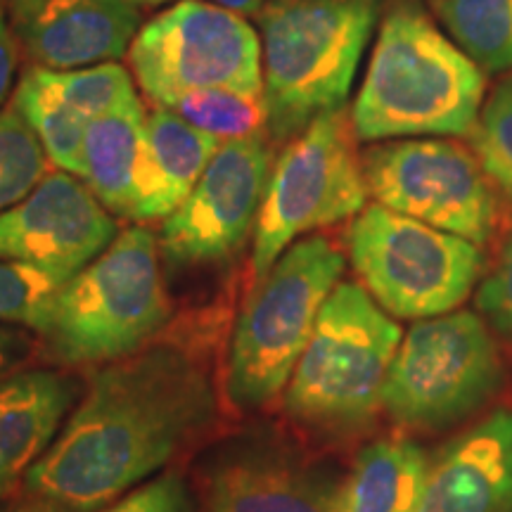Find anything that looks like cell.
I'll list each match as a JSON object with an SVG mask.
<instances>
[{"label":"cell","mask_w":512,"mask_h":512,"mask_svg":"<svg viewBox=\"0 0 512 512\" xmlns=\"http://www.w3.org/2000/svg\"><path fill=\"white\" fill-rule=\"evenodd\" d=\"M214 413V382L197 351L176 342L140 347L95 375L31 465L27 489L62 510H98L155 475Z\"/></svg>","instance_id":"cell-1"},{"label":"cell","mask_w":512,"mask_h":512,"mask_svg":"<svg viewBox=\"0 0 512 512\" xmlns=\"http://www.w3.org/2000/svg\"><path fill=\"white\" fill-rule=\"evenodd\" d=\"M342 273L339 247L313 235L287 247L256 283L230 344L228 399L235 406L254 411L283 392Z\"/></svg>","instance_id":"cell-4"},{"label":"cell","mask_w":512,"mask_h":512,"mask_svg":"<svg viewBox=\"0 0 512 512\" xmlns=\"http://www.w3.org/2000/svg\"><path fill=\"white\" fill-rule=\"evenodd\" d=\"M128 64L157 107L209 88L264 93L261 41L252 24L204 0H181L145 24Z\"/></svg>","instance_id":"cell-11"},{"label":"cell","mask_w":512,"mask_h":512,"mask_svg":"<svg viewBox=\"0 0 512 512\" xmlns=\"http://www.w3.org/2000/svg\"><path fill=\"white\" fill-rule=\"evenodd\" d=\"M48 176V155L15 105L0 110V214L27 200Z\"/></svg>","instance_id":"cell-25"},{"label":"cell","mask_w":512,"mask_h":512,"mask_svg":"<svg viewBox=\"0 0 512 512\" xmlns=\"http://www.w3.org/2000/svg\"><path fill=\"white\" fill-rule=\"evenodd\" d=\"M105 512H195V505L185 479L178 472H166Z\"/></svg>","instance_id":"cell-28"},{"label":"cell","mask_w":512,"mask_h":512,"mask_svg":"<svg viewBox=\"0 0 512 512\" xmlns=\"http://www.w3.org/2000/svg\"><path fill=\"white\" fill-rule=\"evenodd\" d=\"M501 377V354L477 313L422 318L401 337L382 408L408 430H446L479 411Z\"/></svg>","instance_id":"cell-9"},{"label":"cell","mask_w":512,"mask_h":512,"mask_svg":"<svg viewBox=\"0 0 512 512\" xmlns=\"http://www.w3.org/2000/svg\"><path fill=\"white\" fill-rule=\"evenodd\" d=\"M74 275L46 271L27 261L0 259V320L46 337L60 292Z\"/></svg>","instance_id":"cell-24"},{"label":"cell","mask_w":512,"mask_h":512,"mask_svg":"<svg viewBox=\"0 0 512 512\" xmlns=\"http://www.w3.org/2000/svg\"><path fill=\"white\" fill-rule=\"evenodd\" d=\"M273 155L266 133L223 143L200 181L166 216L159 252L174 266L223 261L245 245L259 219Z\"/></svg>","instance_id":"cell-12"},{"label":"cell","mask_w":512,"mask_h":512,"mask_svg":"<svg viewBox=\"0 0 512 512\" xmlns=\"http://www.w3.org/2000/svg\"><path fill=\"white\" fill-rule=\"evenodd\" d=\"M0 512H69V510H62L57 508V505H29V508H5Z\"/></svg>","instance_id":"cell-32"},{"label":"cell","mask_w":512,"mask_h":512,"mask_svg":"<svg viewBox=\"0 0 512 512\" xmlns=\"http://www.w3.org/2000/svg\"><path fill=\"white\" fill-rule=\"evenodd\" d=\"M34 351V339L24 330L0 325V380L15 375Z\"/></svg>","instance_id":"cell-29"},{"label":"cell","mask_w":512,"mask_h":512,"mask_svg":"<svg viewBox=\"0 0 512 512\" xmlns=\"http://www.w3.org/2000/svg\"><path fill=\"white\" fill-rule=\"evenodd\" d=\"M140 15L131 0H10V27L31 60L83 69L131 48Z\"/></svg>","instance_id":"cell-15"},{"label":"cell","mask_w":512,"mask_h":512,"mask_svg":"<svg viewBox=\"0 0 512 512\" xmlns=\"http://www.w3.org/2000/svg\"><path fill=\"white\" fill-rule=\"evenodd\" d=\"M117 238L95 192L67 171L48 174L27 200L0 214V259L76 275Z\"/></svg>","instance_id":"cell-13"},{"label":"cell","mask_w":512,"mask_h":512,"mask_svg":"<svg viewBox=\"0 0 512 512\" xmlns=\"http://www.w3.org/2000/svg\"><path fill=\"white\" fill-rule=\"evenodd\" d=\"M38 81L50 95L83 124L91 126L102 114L112 112L124 102L136 100L131 74L121 64L102 62L83 69H48L34 67Z\"/></svg>","instance_id":"cell-22"},{"label":"cell","mask_w":512,"mask_h":512,"mask_svg":"<svg viewBox=\"0 0 512 512\" xmlns=\"http://www.w3.org/2000/svg\"><path fill=\"white\" fill-rule=\"evenodd\" d=\"M145 131L147 164L131 221H155L174 214L221 147L219 140L166 107H157L147 117Z\"/></svg>","instance_id":"cell-18"},{"label":"cell","mask_w":512,"mask_h":512,"mask_svg":"<svg viewBox=\"0 0 512 512\" xmlns=\"http://www.w3.org/2000/svg\"><path fill=\"white\" fill-rule=\"evenodd\" d=\"M342 479L275 439L223 446L207 472V512H337Z\"/></svg>","instance_id":"cell-14"},{"label":"cell","mask_w":512,"mask_h":512,"mask_svg":"<svg viewBox=\"0 0 512 512\" xmlns=\"http://www.w3.org/2000/svg\"><path fill=\"white\" fill-rule=\"evenodd\" d=\"M133 5L140 3V5H159V3H166V0H131Z\"/></svg>","instance_id":"cell-33"},{"label":"cell","mask_w":512,"mask_h":512,"mask_svg":"<svg viewBox=\"0 0 512 512\" xmlns=\"http://www.w3.org/2000/svg\"><path fill=\"white\" fill-rule=\"evenodd\" d=\"M74 396V382L53 370L0 380V498L53 446Z\"/></svg>","instance_id":"cell-17"},{"label":"cell","mask_w":512,"mask_h":512,"mask_svg":"<svg viewBox=\"0 0 512 512\" xmlns=\"http://www.w3.org/2000/svg\"><path fill=\"white\" fill-rule=\"evenodd\" d=\"M219 143L261 136L268 131V105L264 93H242L228 88H209L183 95L166 105Z\"/></svg>","instance_id":"cell-23"},{"label":"cell","mask_w":512,"mask_h":512,"mask_svg":"<svg viewBox=\"0 0 512 512\" xmlns=\"http://www.w3.org/2000/svg\"><path fill=\"white\" fill-rule=\"evenodd\" d=\"M420 512H512V411L491 413L439 453Z\"/></svg>","instance_id":"cell-16"},{"label":"cell","mask_w":512,"mask_h":512,"mask_svg":"<svg viewBox=\"0 0 512 512\" xmlns=\"http://www.w3.org/2000/svg\"><path fill=\"white\" fill-rule=\"evenodd\" d=\"M486 95V74L418 5L382 19L366 81L351 110L358 140L467 138Z\"/></svg>","instance_id":"cell-2"},{"label":"cell","mask_w":512,"mask_h":512,"mask_svg":"<svg viewBox=\"0 0 512 512\" xmlns=\"http://www.w3.org/2000/svg\"><path fill=\"white\" fill-rule=\"evenodd\" d=\"M15 67H17V46H15V34L5 17L3 5H0V105L8 98L12 79H15Z\"/></svg>","instance_id":"cell-30"},{"label":"cell","mask_w":512,"mask_h":512,"mask_svg":"<svg viewBox=\"0 0 512 512\" xmlns=\"http://www.w3.org/2000/svg\"><path fill=\"white\" fill-rule=\"evenodd\" d=\"M268 136L287 140L342 110L377 19V0H268L259 12Z\"/></svg>","instance_id":"cell-3"},{"label":"cell","mask_w":512,"mask_h":512,"mask_svg":"<svg viewBox=\"0 0 512 512\" xmlns=\"http://www.w3.org/2000/svg\"><path fill=\"white\" fill-rule=\"evenodd\" d=\"M169 313L159 240L128 228L60 292L46 342L62 363L117 361L145 347Z\"/></svg>","instance_id":"cell-5"},{"label":"cell","mask_w":512,"mask_h":512,"mask_svg":"<svg viewBox=\"0 0 512 512\" xmlns=\"http://www.w3.org/2000/svg\"><path fill=\"white\" fill-rule=\"evenodd\" d=\"M214 3L230 12H238V15H259L266 0H214Z\"/></svg>","instance_id":"cell-31"},{"label":"cell","mask_w":512,"mask_h":512,"mask_svg":"<svg viewBox=\"0 0 512 512\" xmlns=\"http://www.w3.org/2000/svg\"><path fill=\"white\" fill-rule=\"evenodd\" d=\"M363 174L377 204L477 247L503 230L508 197L463 140L406 138L375 145L363 155Z\"/></svg>","instance_id":"cell-10"},{"label":"cell","mask_w":512,"mask_h":512,"mask_svg":"<svg viewBox=\"0 0 512 512\" xmlns=\"http://www.w3.org/2000/svg\"><path fill=\"white\" fill-rule=\"evenodd\" d=\"M434 8L484 74H512V0H434Z\"/></svg>","instance_id":"cell-21"},{"label":"cell","mask_w":512,"mask_h":512,"mask_svg":"<svg viewBox=\"0 0 512 512\" xmlns=\"http://www.w3.org/2000/svg\"><path fill=\"white\" fill-rule=\"evenodd\" d=\"M361 285L389 316H444L470 297L484 268L482 247L382 204L366 207L349 230Z\"/></svg>","instance_id":"cell-8"},{"label":"cell","mask_w":512,"mask_h":512,"mask_svg":"<svg viewBox=\"0 0 512 512\" xmlns=\"http://www.w3.org/2000/svg\"><path fill=\"white\" fill-rule=\"evenodd\" d=\"M351 112L320 114L275 162L254 228L252 273L259 283L290 242L366 209L368 183Z\"/></svg>","instance_id":"cell-7"},{"label":"cell","mask_w":512,"mask_h":512,"mask_svg":"<svg viewBox=\"0 0 512 512\" xmlns=\"http://www.w3.org/2000/svg\"><path fill=\"white\" fill-rule=\"evenodd\" d=\"M467 138L491 181L512 200V76H505L484 100L475 131Z\"/></svg>","instance_id":"cell-26"},{"label":"cell","mask_w":512,"mask_h":512,"mask_svg":"<svg viewBox=\"0 0 512 512\" xmlns=\"http://www.w3.org/2000/svg\"><path fill=\"white\" fill-rule=\"evenodd\" d=\"M477 309L494 325L496 332L512 339V226L489 275L477 292Z\"/></svg>","instance_id":"cell-27"},{"label":"cell","mask_w":512,"mask_h":512,"mask_svg":"<svg viewBox=\"0 0 512 512\" xmlns=\"http://www.w3.org/2000/svg\"><path fill=\"white\" fill-rule=\"evenodd\" d=\"M147 117L140 98L114 107L88 126L81 181L107 211L133 219L147 164Z\"/></svg>","instance_id":"cell-19"},{"label":"cell","mask_w":512,"mask_h":512,"mask_svg":"<svg viewBox=\"0 0 512 512\" xmlns=\"http://www.w3.org/2000/svg\"><path fill=\"white\" fill-rule=\"evenodd\" d=\"M430 463L408 439H382L358 453L342 479L337 512H420Z\"/></svg>","instance_id":"cell-20"},{"label":"cell","mask_w":512,"mask_h":512,"mask_svg":"<svg viewBox=\"0 0 512 512\" xmlns=\"http://www.w3.org/2000/svg\"><path fill=\"white\" fill-rule=\"evenodd\" d=\"M401 328L358 283H339L287 382L285 411L318 427H356L382 408Z\"/></svg>","instance_id":"cell-6"}]
</instances>
